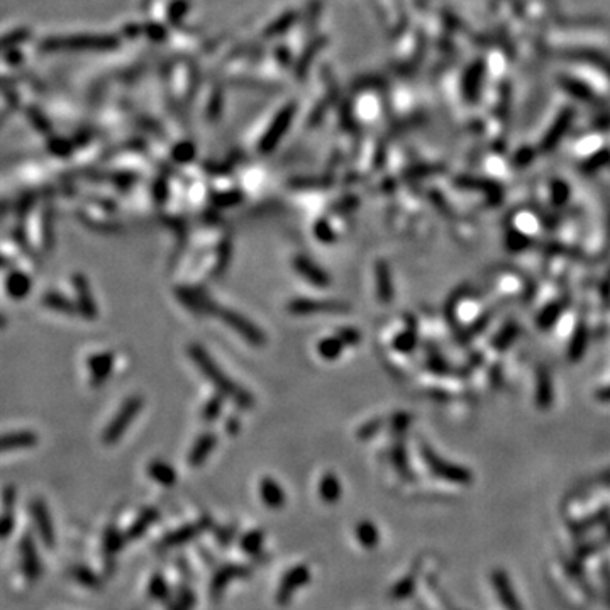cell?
I'll list each match as a JSON object with an SVG mask.
<instances>
[{
  "label": "cell",
  "mask_w": 610,
  "mask_h": 610,
  "mask_svg": "<svg viewBox=\"0 0 610 610\" xmlns=\"http://www.w3.org/2000/svg\"><path fill=\"white\" fill-rule=\"evenodd\" d=\"M148 595L156 602H168L172 590H170L168 583H166L165 576L161 573H155L150 578L148 583Z\"/></svg>",
  "instance_id": "83f0119b"
},
{
  "label": "cell",
  "mask_w": 610,
  "mask_h": 610,
  "mask_svg": "<svg viewBox=\"0 0 610 610\" xmlns=\"http://www.w3.org/2000/svg\"><path fill=\"white\" fill-rule=\"evenodd\" d=\"M146 473L152 482L161 486H173L178 482L175 468L163 460H151L146 466Z\"/></svg>",
  "instance_id": "d6986e66"
},
{
  "label": "cell",
  "mask_w": 610,
  "mask_h": 610,
  "mask_svg": "<svg viewBox=\"0 0 610 610\" xmlns=\"http://www.w3.org/2000/svg\"><path fill=\"white\" fill-rule=\"evenodd\" d=\"M216 317H219L227 328H231L234 332H238L246 343H249L251 346H264L267 344V334L263 332V329L260 326H256L251 319H248L246 315L239 314L234 308L221 307L217 310Z\"/></svg>",
  "instance_id": "3957f363"
},
{
  "label": "cell",
  "mask_w": 610,
  "mask_h": 610,
  "mask_svg": "<svg viewBox=\"0 0 610 610\" xmlns=\"http://www.w3.org/2000/svg\"><path fill=\"white\" fill-rule=\"evenodd\" d=\"M312 578V573L310 568L307 565H295L292 568L286 569L283 573L282 580H280V585L277 588V595H275V602L280 605V607H285V605L290 604V600L293 598L297 590L304 588L305 585L310 582Z\"/></svg>",
  "instance_id": "5b68a950"
},
{
  "label": "cell",
  "mask_w": 610,
  "mask_h": 610,
  "mask_svg": "<svg viewBox=\"0 0 610 610\" xmlns=\"http://www.w3.org/2000/svg\"><path fill=\"white\" fill-rule=\"evenodd\" d=\"M168 194H170L168 181H166L165 178L156 180L155 185H152V197H155V201L161 205V203H165L166 199H168Z\"/></svg>",
  "instance_id": "e575fe53"
},
{
  "label": "cell",
  "mask_w": 610,
  "mask_h": 610,
  "mask_svg": "<svg viewBox=\"0 0 610 610\" xmlns=\"http://www.w3.org/2000/svg\"><path fill=\"white\" fill-rule=\"evenodd\" d=\"M337 336H339L341 339H343L344 344H356V343H359V334H358V330H354V329H348V328L339 329V330H337Z\"/></svg>",
  "instance_id": "8d00e7d4"
},
{
  "label": "cell",
  "mask_w": 610,
  "mask_h": 610,
  "mask_svg": "<svg viewBox=\"0 0 610 610\" xmlns=\"http://www.w3.org/2000/svg\"><path fill=\"white\" fill-rule=\"evenodd\" d=\"M114 361L115 356L111 351H104V353L92 354L87 359V366H89L90 373V383L93 387H100L105 383V380L111 376L112 370H114Z\"/></svg>",
  "instance_id": "7c38bea8"
},
{
  "label": "cell",
  "mask_w": 610,
  "mask_h": 610,
  "mask_svg": "<svg viewBox=\"0 0 610 610\" xmlns=\"http://www.w3.org/2000/svg\"><path fill=\"white\" fill-rule=\"evenodd\" d=\"M141 409H143V398L139 395H133V397L127 398L121 405V409L117 410V414L112 417L111 422L105 426L104 432H102V442L107 446L115 444L126 434L133 420L139 416Z\"/></svg>",
  "instance_id": "7a4b0ae2"
},
{
  "label": "cell",
  "mask_w": 610,
  "mask_h": 610,
  "mask_svg": "<svg viewBox=\"0 0 610 610\" xmlns=\"http://www.w3.org/2000/svg\"><path fill=\"white\" fill-rule=\"evenodd\" d=\"M71 283H74L75 304L76 308H78V315L87 319V321H95L99 317V307H97L92 290H90L89 278L83 273H75L71 277Z\"/></svg>",
  "instance_id": "52a82bcc"
},
{
  "label": "cell",
  "mask_w": 610,
  "mask_h": 610,
  "mask_svg": "<svg viewBox=\"0 0 610 610\" xmlns=\"http://www.w3.org/2000/svg\"><path fill=\"white\" fill-rule=\"evenodd\" d=\"M38 444V434L34 431H14L7 432L2 438L3 451H16V449H29Z\"/></svg>",
  "instance_id": "7402d4cb"
},
{
  "label": "cell",
  "mask_w": 610,
  "mask_h": 610,
  "mask_svg": "<svg viewBox=\"0 0 610 610\" xmlns=\"http://www.w3.org/2000/svg\"><path fill=\"white\" fill-rule=\"evenodd\" d=\"M187 353L188 358L195 363L199 372H201L202 375L214 385V388H216L221 395H224L226 398H231V400L238 407H241V409H251L254 405L253 395L249 394L246 388L239 387L231 376H227L226 373H224V370L214 361L212 356L207 353L205 348L197 343H192L188 344Z\"/></svg>",
  "instance_id": "6da1fadb"
},
{
  "label": "cell",
  "mask_w": 610,
  "mask_h": 610,
  "mask_svg": "<svg viewBox=\"0 0 610 610\" xmlns=\"http://www.w3.org/2000/svg\"><path fill=\"white\" fill-rule=\"evenodd\" d=\"M292 264L293 270H295L305 282L310 283V285L319 286V289H326V286H329L330 278L329 275L326 273V270H322L317 263L308 260V258L304 256V254H297V256L293 258Z\"/></svg>",
  "instance_id": "30bf717a"
},
{
  "label": "cell",
  "mask_w": 610,
  "mask_h": 610,
  "mask_svg": "<svg viewBox=\"0 0 610 610\" xmlns=\"http://www.w3.org/2000/svg\"><path fill=\"white\" fill-rule=\"evenodd\" d=\"M173 158L177 159L178 163H188L194 159L195 156V148L192 143H180L173 148Z\"/></svg>",
  "instance_id": "836d02e7"
},
{
  "label": "cell",
  "mask_w": 610,
  "mask_h": 610,
  "mask_svg": "<svg viewBox=\"0 0 610 610\" xmlns=\"http://www.w3.org/2000/svg\"><path fill=\"white\" fill-rule=\"evenodd\" d=\"M263 546H264L263 529H251V531L242 534L241 539H239V547H241V551L251 558L261 554Z\"/></svg>",
  "instance_id": "cb8c5ba5"
},
{
  "label": "cell",
  "mask_w": 610,
  "mask_h": 610,
  "mask_svg": "<svg viewBox=\"0 0 610 610\" xmlns=\"http://www.w3.org/2000/svg\"><path fill=\"white\" fill-rule=\"evenodd\" d=\"M290 314L293 315H315V314H341L344 310V305L339 302H329V300H315L299 297L286 304Z\"/></svg>",
  "instance_id": "9c48e42d"
},
{
  "label": "cell",
  "mask_w": 610,
  "mask_h": 610,
  "mask_svg": "<svg viewBox=\"0 0 610 610\" xmlns=\"http://www.w3.org/2000/svg\"><path fill=\"white\" fill-rule=\"evenodd\" d=\"M249 575V568L248 566H242V565H226L223 568H219L214 575L212 583H210V594H212V598H219V595L223 594L224 588L227 587L229 582H232L234 578H242V576H248Z\"/></svg>",
  "instance_id": "2e32d148"
},
{
  "label": "cell",
  "mask_w": 610,
  "mask_h": 610,
  "mask_svg": "<svg viewBox=\"0 0 610 610\" xmlns=\"http://www.w3.org/2000/svg\"><path fill=\"white\" fill-rule=\"evenodd\" d=\"M343 348L344 343L339 336H330L319 341L317 353L326 361H334V359L339 358L341 353H343Z\"/></svg>",
  "instance_id": "4316f807"
},
{
  "label": "cell",
  "mask_w": 610,
  "mask_h": 610,
  "mask_svg": "<svg viewBox=\"0 0 610 610\" xmlns=\"http://www.w3.org/2000/svg\"><path fill=\"white\" fill-rule=\"evenodd\" d=\"M224 398H226V397H224V395L217 394V395H214V397H210L209 400H207L205 404H203L201 416H202V419L205 420V422H214V420L219 419L221 414H223Z\"/></svg>",
  "instance_id": "f1b7e54d"
},
{
  "label": "cell",
  "mask_w": 610,
  "mask_h": 610,
  "mask_svg": "<svg viewBox=\"0 0 610 610\" xmlns=\"http://www.w3.org/2000/svg\"><path fill=\"white\" fill-rule=\"evenodd\" d=\"M245 195L242 192H239L238 188H232V190H224V192H214L212 194V202L217 207H234L238 203L242 202Z\"/></svg>",
  "instance_id": "4dcf8cb0"
},
{
  "label": "cell",
  "mask_w": 610,
  "mask_h": 610,
  "mask_svg": "<svg viewBox=\"0 0 610 610\" xmlns=\"http://www.w3.org/2000/svg\"><path fill=\"white\" fill-rule=\"evenodd\" d=\"M19 556H21V568H23L25 578L36 580L41 575V561H39L36 544L32 541L31 534H24V537L19 543Z\"/></svg>",
  "instance_id": "8fae6325"
},
{
  "label": "cell",
  "mask_w": 610,
  "mask_h": 610,
  "mask_svg": "<svg viewBox=\"0 0 610 610\" xmlns=\"http://www.w3.org/2000/svg\"><path fill=\"white\" fill-rule=\"evenodd\" d=\"M71 576H74V578L80 585H83V587L93 588V590L100 587L99 576H97L92 569L87 568V566H82V565L74 566V568H71Z\"/></svg>",
  "instance_id": "f546056e"
},
{
  "label": "cell",
  "mask_w": 610,
  "mask_h": 610,
  "mask_svg": "<svg viewBox=\"0 0 610 610\" xmlns=\"http://www.w3.org/2000/svg\"><path fill=\"white\" fill-rule=\"evenodd\" d=\"M293 112H295V107H293L292 102H286L285 105L280 107V111L271 117L270 126L267 127L264 134L261 136L260 143H258V151L263 152V155H268V152L275 150V146L280 143L282 136L290 127V122L293 119Z\"/></svg>",
  "instance_id": "277c9868"
},
{
  "label": "cell",
  "mask_w": 610,
  "mask_h": 610,
  "mask_svg": "<svg viewBox=\"0 0 610 610\" xmlns=\"http://www.w3.org/2000/svg\"><path fill=\"white\" fill-rule=\"evenodd\" d=\"M314 236H315V239H317V241L326 242V245H329V242L336 241V234H334V229L330 227L329 221H326V219L315 221V224H314Z\"/></svg>",
  "instance_id": "1f68e13d"
},
{
  "label": "cell",
  "mask_w": 610,
  "mask_h": 610,
  "mask_svg": "<svg viewBox=\"0 0 610 610\" xmlns=\"http://www.w3.org/2000/svg\"><path fill=\"white\" fill-rule=\"evenodd\" d=\"M260 499L270 510H280L286 504V493L273 477H263L260 480Z\"/></svg>",
  "instance_id": "5bb4252c"
},
{
  "label": "cell",
  "mask_w": 610,
  "mask_h": 610,
  "mask_svg": "<svg viewBox=\"0 0 610 610\" xmlns=\"http://www.w3.org/2000/svg\"><path fill=\"white\" fill-rule=\"evenodd\" d=\"M32 290V280L21 270H9L5 277V292L10 299L23 300Z\"/></svg>",
  "instance_id": "ac0fdd59"
},
{
  "label": "cell",
  "mask_w": 610,
  "mask_h": 610,
  "mask_svg": "<svg viewBox=\"0 0 610 610\" xmlns=\"http://www.w3.org/2000/svg\"><path fill=\"white\" fill-rule=\"evenodd\" d=\"M216 444H217V438L214 432H210V431L202 432V434L195 439V442H194V446H192L190 451H188V456H187L188 466H192V468L202 466V464L207 461V458L210 456V453L214 451Z\"/></svg>",
  "instance_id": "9a60e30c"
},
{
  "label": "cell",
  "mask_w": 610,
  "mask_h": 610,
  "mask_svg": "<svg viewBox=\"0 0 610 610\" xmlns=\"http://www.w3.org/2000/svg\"><path fill=\"white\" fill-rule=\"evenodd\" d=\"M124 541H126V536L119 531L115 526H111V528L105 529L104 543H102V546H104L105 558L107 559L114 558L115 554H117L119 551L124 547Z\"/></svg>",
  "instance_id": "484cf974"
},
{
  "label": "cell",
  "mask_w": 610,
  "mask_h": 610,
  "mask_svg": "<svg viewBox=\"0 0 610 610\" xmlns=\"http://www.w3.org/2000/svg\"><path fill=\"white\" fill-rule=\"evenodd\" d=\"M14 526H16V517L12 515L10 508H3V517H2V539H9V536L14 531Z\"/></svg>",
  "instance_id": "d590c367"
},
{
  "label": "cell",
  "mask_w": 610,
  "mask_h": 610,
  "mask_svg": "<svg viewBox=\"0 0 610 610\" xmlns=\"http://www.w3.org/2000/svg\"><path fill=\"white\" fill-rule=\"evenodd\" d=\"M205 528H207V521H203V519L197 522H190V524L181 526V528L175 529V531L166 534V536L161 539V543H159V547H161V550H172V547L181 546V544L195 539V537H197Z\"/></svg>",
  "instance_id": "4fadbf2b"
},
{
  "label": "cell",
  "mask_w": 610,
  "mask_h": 610,
  "mask_svg": "<svg viewBox=\"0 0 610 610\" xmlns=\"http://www.w3.org/2000/svg\"><path fill=\"white\" fill-rule=\"evenodd\" d=\"M493 588H495L497 595H499V600L502 602V605L507 610H522L521 602L517 600V595H515L514 588H512L510 580L504 572L497 569L492 575Z\"/></svg>",
  "instance_id": "e0dca14e"
},
{
  "label": "cell",
  "mask_w": 610,
  "mask_h": 610,
  "mask_svg": "<svg viewBox=\"0 0 610 610\" xmlns=\"http://www.w3.org/2000/svg\"><path fill=\"white\" fill-rule=\"evenodd\" d=\"M29 508H31L32 524H34L39 539L43 541V544L48 550H53L56 546V534H54V526L53 521H51L48 506H46V502L43 499H34Z\"/></svg>",
  "instance_id": "8992f818"
},
{
  "label": "cell",
  "mask_w": 610,
  "mask_h": 610,
  "mask_svg": "<svg viewBox=\"0 0 610 610\" xmlns=\"http://www.w3.org/2000/svg\"><path fill=\"white\" fill-rule=\"evenodd\" d=\"M177 299L180 300L188 310H192L194 314L201 315H217L219 310V305L214 302L205 292L199 289H192V286H180L175 290Z\"/></svg>",
  "instance_id": "ba28073f"
},
{
  "label": "cell",
  "mask_w": 610,
  "mask_h": 610,
  "mask_svg": "<svg viewBox=\"0 0 610 610\" xmlns=\"http://www.w3.org/2000/svg\"><path fill=\"white\" fill-rule=\"evenodd\" d=\"M43 305L65 315H78L76 304L60 292H46L43 295Z\"/></svg>",
  "instance_id": "603a6c76"
},
{
  "label": "cell",
  "mask_w": 610,
  "mask_h": 610,
  "mask_svg": "<svg viewBox=\"0 0 610 610\" xmlns=\"http://www.w3.org/2000/svg\"><path fill=\"white\" fill-rule=\"evenodd\" d=\"M317 492L322 502L328 504V506H334V504H337V500L341 499V495H343L341 480L336 477V475L328 471V473L322 475L321 480H319Z\"/></svg>",
  "instance_id": "ffe728a7"
},
{
  "label": "cell",
  "mask_w": 610,
  "mask_h": 610,
  "mask_svg": "<svg viewBox=\"0 0 610 610\" xmlns=\"http://www.w3.org/2000/svg\"><path fill=\"white\" fill-rule=\"evenodd\" d=\"M356 539L365 550H375L380 543V532L376 526L370 521H361L356 526Z\"/></svg>",
  "instance_id": "d4e9b609"
},
{
  "label": "cell",
  "mask_w": 610,
  "mask_h": 610,
  "mask_svg": "<svg viewBox=\"0 0 610 610\" xmlns=\"http://www.w3.org/2000/svg\"><path fill=\"white\" fill-rule=\"evenodd\" d=\"M195 604V595L190 588H181L177 595V600L173 602L170 610H192Z\"/></svg>",
  "instance_id": "d6a6232c"
},
{
  "label": "cell",
  "mask_w": 610,
  "mask_h": 610,
  "mask_svg": "<svg viewBox=\"0 0 610 610\" xmlns=\"http://www.w3.org/2000/svg\"><path fill=\"white\" fill-rule=\"evenodd\" d=\"M226 432L229 436H236L239 432V420L238 417H229L226 420Z\"/></svg>",
  "instance_id": "74e56055"
},
{
  "label": "cell",
  "mask_w": 610,
  "mask_h": 610,
  "mask_svg": "<svg viewBox=\"0 0 610 610\" xmlns=\"http://www.w3.org/2000/svg\"><path fill=\"white\" fill-rule=\"evenodd\" d=\"M158 519H159L158 508L146 507L144 510L139 512V515H137V517L133 521V524L129 526V529L126 531V537L127 539H139V537H143L144 534H146L148 529H150Z\"/></svg>",
  "instance_id": "44dd1931"
}]
</instances>
